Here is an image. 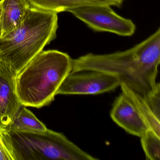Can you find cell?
<instances>
[{
    "instance_id": "cell-1",
    "label": "cell",
    "mask_w": 160,
    "mask_h": 160,
    "mask_svg": "<svg viewBox=\"0 0 160 160\" xmlns=\"http://www.w3.org/2000/svg\"><path fill=\"white\" fill-rule=\"evenodd\" d=\"M160 63V28L127 50L107 54L88 53L72 59L71 72L94 71L110 75L121 85L141 95L153 91Z\"/></svg>"
},
{
    "instance_id": "cell-2",
    "label": "cell",
    "mask_w": 160,
    "mask_h": 160,
    "mask_svg": "<svg viewBox=\"0 0 160 160\" xmlns=\"http://www.w3.org/2000/svg\"><path fill=\"white\" fill-rule=\"evenodd\" d=\"M72 68V59L67 53L42 51L17 75V93L22 105L39 108L50 104Z\"/></svg>"
},
{
    "instance_id": "cell-3",
    "label": "cell",
    "mask_w": 160,
    "mask_h": 160,
    "mask_svg": "<svg viewBox=\"0 0 160 160\" xmlns=\"http://www.w3.org/2000/svg\"><path fill=\"white\" fill-rule=\"evenodd\" d=\"M58 28V13L30 6L21 25L0 39V60L17 75L56 39Z\"/></svg>"
},
{
    "instance_id": "cell-4",
    "label": "cell",
    "mask_w": 160,
    "mask_h": 160,
    "mask_svg": "<svg viewBox=\"0 0 160 160\" xmlns=\"http://www.w3.org/2000/svg\"><path fill=\"white\" fill-rule=\"evenodd\" d=\"M16 160H98L62 133L9 130Z\"/></svg>"
},
{
    "instance_id": "cell-5",
    "label": "cell",
    "mask_w": 160,
    "mask_h": 160,
    "mask_svg": "<svg viewBox=\"0 0 160 160\" xmlns=\"http://www.w3.org/2000/svg\"><path fill=\"white\" fill-rule=\"evenodd\" d=\"M111 7L88 5L72 9L68 12L94 31L110 32L124 37L133 35L136 31L134 23L116 13Z\"/></svg>"
},
{
    "instance_id": "cell-6",
    "label": "cell",
    "mask_w": 160,
    "mask_h": 160,
    "mask_svg": "<svg viewBox=\"0 0 160 160\" xmlns=\"http://www.w3.org/2000/svg\"><path fill=\"white\" fill-rule=\"evenodd\" d=\"M114 77L94 71L71 72L63 80L57 95H94L109 92L120 87Z\"/></svg>"
},
{
    "instance_id": "cell-7",
    "label": "cell",
    "mask_w": 160,
    "mask_h": 160,
    "mask_svg": "<svg viewBox=\"0 0 160 160\" xmlns=\"http://www.w3.org/2000/svg\"><path fill=\"white\" fill-rule=\"evenodd\" d=\"M17 74L0 60V128L9 130L23 105L17 93Z\"/></svg>"
},
{
    "instance_id": "cell-8",
    "label": "cell",
    "mask_w": 160,
    "mask_h": 160,
    "mask_svg": "<svg viewBox=\"0 0 160 160\" xmlns=\"http://www.w3.org/2000/svg\"><path fill=\"white\" fill-rule=\"evenodd\" d=\"M122 92L130 100L150 130L160 136V84L147 95H141L123 85Z\"/></svg>"
},
{
    "instance_id": "cell-9",
    "label": "cell",
    "mask_w": 160,
    "mask_h": 160,
    "mask_svg": "<svg viewBox=\"0 0 160 160\" xmlns=\"http://www.w3.org/2000/svg\"><path fill=\"white\" fill-rule=\"evenodd\" d=\"M110 116L116 124L132 135L140 138L149 129L135 108L122 92L114 101Z\"/></svg>"
},
{
    "instance_id": "cell-10",
    "label": "cell",
    "mask_w": 160,
    "mask_h": 160,
    "mask_svg": "<svg viewBox=\"0 0 160 160\" xmlns=\"http://www.w3.org/2000/svg\"><path fill=\"white\" fill-rule=\"evenodd\" d=\"M30 7L27 0H0L1 38L21 25Z\"/></svg>"
},
{
    "instance_id": "cell-11",
    "label": "cell",
    "mask_w": 160,
    "mask_h": 160,
    "mask_svg": "<svg viewBox=\"0 0 160 160\" xmlns=\"http://www.w3.org/2000/svg\"><path fill=\"white\" fill-rule=\"evenodd\" d=\"M30 6L47 12L58 13L72 9L88 6L102 5L122 7L125 0H27Z\"/></svg>"
},
{
    "instance_id": "cell-12",
    "label": "cell",
    "mask_w": 160,
    "mask_h": 160,
    "mask_svg": "<svg viewBox=\"0 0 160 160\" xmlns=\"http://www.w3.org/2000/svg\"><path fill=\"white\" fill-rule=\"evenodd\" d=\"M47 129L30 110L23 106L9 130L20 132H40Z\"/></svg>"
},
{
    "instance_id": "cell-13",
    "label": "cell",
    "mask_w": 160,
    "mask_h": 160,
    "mask_svg": "<svg viewBox=\"0 0 160 160\" xmlns=\"http://www.w3.org/2000/svg\"><path fill=\"white\" fill-rule=\"evenodd\" d=\"M140 138L146 160H160V136L149 129Z\"/></svg>"
},
{
    "instance_id": "cell-14",
    "label": "cell",
    "mask_w": 160,
    "mask_h": 160,
    "mask_svg": "<svg viewBox=\"0 0 160 160\" xmlns=\"http://www.w3.org/2000/svg\"><path fill=\"white\" fill-rule=\"evenodd\" d=\"M0 160H16L9 130L1 128Z\"/></svg>"
},
{
    "instance_id": "cell-15",
    "label": "cell",
    "mask_w": 160,
    "mask_h": 160,
    "mask_svg": "<svg viewBox=\"0 0 160 160\" xmlns=\"http://www.w3.org/2000/svg\"><path fill=\"white\" fill-rule=\"evenodd\" d=\"M0 38H1V29H0Z\"/></svg>"
}]
</instances>
